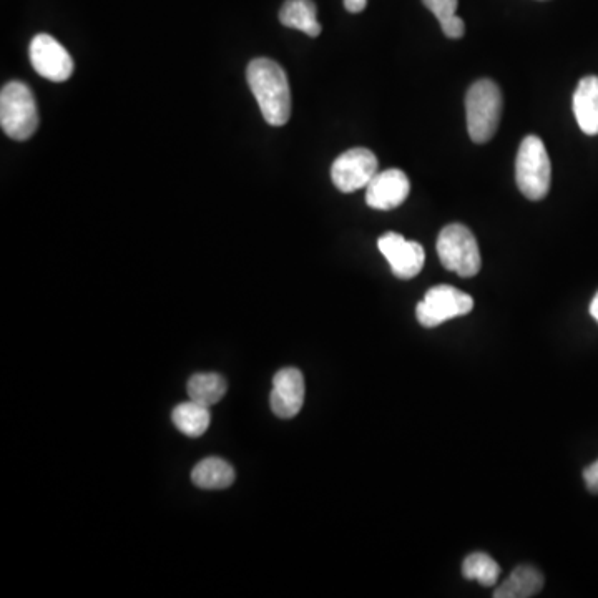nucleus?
Here are the masks:
<instances>
[{
	"mask_svg": "<svg viewBox=\"0 0 598 598\" xmlns=\"http://www.w3.org/2000/svg\"><path fill=\"white\" fill-rule=\"evenodd\" d=\"M246 77L266 123L273 127L286 125L291 117V90L283 67L275 60L260 57L251 60Z\"/></svg>",
	"mask_w": 598,
	"mask_h": 598,
	"instance_id": "1",
	"label": "nucleus"
},
{
	"mask_svg": "<svg viewBox=\"0 0 598 598\" xmlns=\"http://www.w3.org/2000/svg\"><path fill=\"white\" fill-rule=\"evenodd\" d=\"M0 127L12 140H29L39 127L34 92L24 82H9L0 92Z\"/></svg>",
	"mask_w": 598,
	"mask_h": 598,
	"instance_id": "2",
	"label": "nucleus"
},
{
	"mask_svg": "<svg viewBox=\"0 0 598 598\" xmlns=\"http://www.w3.org/2000/svg\"><path fill=\"white\" fill-rule=\"evenodd\" d=\"M517 187L527 200L539 201L547 197L552 180V165L544 142L535 135H527L520 143L515 160Z\"/></svg>",
	"mask_w": 598,
	"mask_h": 598,
	"instance_id": "3",
	"label": "nucleus"
},
{
	"mask_svg": "<svg viewBox=\"0 0 598 598\" xmlns=\"http://www.w3.org/2000/svg\"><path fill=\"white\" fill-rule=\"evenodd\" d=\"M466 115L472 142L492 140L502 117V94L496 82L482 79L471 85L466 95Z\"/></svg>",
	"mask_w": 598,
	"mask_h": 598,
	"instance_id": "4",
	"label": "nucleus"
},
{
	"mask_svg": "<svg viewBox=\"0 0 598 598\" xmlns=\"http://www.w3.org/2000/svg\"><path fill=\"white\" fill-rule=\"evenodd\" d=\"M437 255L446 270L462 278H472L481 271V251L476 236L461 223L442 228L437 238Z\"/></svg>",
	"mask_w": 598,
	"mask_h": 598,
	"instance_id": "5",
	"label": "nucleus"
},
{
	"mask_svg": "<svg viewBox=\"0 0 598 598\" xmlns=\"http://www.w3.org/2000/svg\"><path fill=\"white\" fill-rule=\"evenodd\" d=\"M474 299L454 286L439 285L427 291L421 303L417 304V321L424 328H436L449 319L471 313Z\"/></svg>",
	"mask_w": 598,
	"mask_h": 598,
	"instance_id": "6",
	"label": "nucleus"
},
{
	"mask_svg": "<svg viewBox=\"0 0 598 598\" xmlns=\"http://www.w3.org/2000/svg\"><path fill=\"white\" fill-rule=\"evenodd\" d=\"M378 157L368 148H351L334 160L331 180L339 192L353 193L366 188L378 173Z\"/></svg>",
	"mask_w": 598,
	"mask_h": 598,
	"instance_id": "7",
	"label": "nucleus"
},
{
	"mask_svg": "<svg viewBox=\"0 0 598 598\" xmlns=\"http://www.w3.org/2000/svg\"><path fill=\"white\" fill-rule=\"evenodd\" d=\"M29 54L30 64L35 72L50 82L60 84L74 74V59L70 57L64 45L52 35H35L30 42Z\"/></svg>",
	"mask_w": 598,
	"mask_h": 598,
	"instance_id": "8",
	"label": "nucleus"
},
{
	"mask_svg": "<svg viewBox=\"0 0 598 598\" xmlns=\"http://www.w3.org/2000/svg\"><path fill=\"white\" fill-rule=\"evenodd\" d=\"M378 248L388 260L393 275L399 280H412L421 273L426 253L417 241H409L399 233L389 231L378 240Z\"/></svg>",
	"mask_w": 598,
	"mask_h": 598,
	"instance_id": "9",
	"label": "nucleus"
},
{
	"mask_svg": "<svg viewBox=\"0 0 598 598\" xmlns=\"http://www.w3.org/2000/svg\"><path fill=\"white\" fill-rule=\"evenodd\" d=\"M411 193V182L399 168L376 173L366 187V203L374 210L389 211L401 206Z\"/></svg>",
	"mask_w": 598,
	"mask_h": 598,
	"instance_id": "10",
	"label": "nucleus"
},
{
	"mask_svg": "<svg viewBox=\"0 0 598 598\" xmlns=\"http://www.w3.org/2000/svg\"><path fill=\"white\" fill-rule=\"evenodd\" d=\"M304 402L303 373L296 368L281 369L273 379L271 391V411L281 419L295 417Z\"/></svg>",
	"mask_w": 598,
	"mask_h": 598,
	"instance_id": "11",
	"label": "nucleus"
},
{
	"mask_svg": "<svg viewBox=\"0 0 598 598\" xmlns=\"http://www.w3.org/2000/svg\"><path fill=\"white\" fill-rule=\"evenodd\" d=\"M574 113L585 135H598V77L589 75L580 80L574 94Z\"/></svg>",
	"mask_w": 598,
	"mask_h": 598,
	"instance_id": "12",
	"label": "nucleus"
},
{
	"mask_svg": "<svg viewBox=\"0 0 598 598\" xmlns=\"http://www.w3.org/2000/svg\"><path fill=\"white\" fill-rule=\"evenodd\" d=\"M544 589V575L532 565H520L494 592V598H530Z\"/></svg>",
	"mask_w": 598,
	"mask_h": 598,
	"instance_id": "13",
	"label": "nucleus"
},
{
	"mask_svg": "<svg viewBox=\"0 0 598 598\" xmlns=\"http://www.w3.org/2000/svg\"><path fill=\"white\" fill-rule=\"evenodd\" d=\"M192 481L195 486L208 491L226 489L235 482V471L220 457H208L195 466L192 471Z\"/></svg>",
	"mask_w": 598,
	"mask_h": 598,
	"instance_id": "14",
	"label": "nucleus"
},
{
	"mask_svg": "<svg viewBox=\"0 0 598 598\" xmlns=\"http://www.w3.org/2000/svg\"><path fill=\"white\" fill-rule=\"evenodd\" d=\"M280 22L290 29L301 30L309 37L321 34L313 0H286L280 10Z\"/></svg>",
	"mask_w": 598,
	"mask_h": 598,
	"instance_id": "15",
	"label": "nucleus"
},
{
	"mask_svg": "<svg viewBox=\"0 0 598 598\" xmlns=\"http://www.w3.org/2000/svg\"><path fill=\"white\" fill-rule=\"evenodd\" d=\"M210 417L208 406L190 399L173 409L172 421L185 436L200 437L210 427Z\"/></svg>",
	"mask_w": 598,
	"mask_h": 598,
	"instance_id": "16",
	"label": "nucleus"
},
{
	"mask_svg": "<svg viewBox=\"0 0 598 598\" xmlns=\"http://www.w3.org/2000/svg\"><path fill=\"white\" fill-rule=\"evenodd\" d=\"M226 393V381L218 374H195L188 381V396L203 406H213Z\"/></svg>",
	"mask_w": 598,
	"mask_h": 598,
	"instance_id": "17",
	"label": "nucleus"
},
{
	"mask_svg": "<svg viewBox=\"0 0 598 598\" xmlns=\"http://www.w3.org/2000/svg\"><path fill=\"white\" fill-rule=\"evenodd\" d=\"M462 574L467 580H477L484 587H492L499 580L500 567L491 555L474 552L464 560Z\"/></svg>",
	"mask_w": 598,
	"mask_h": 598,
	"instance_id": "18",
	"label": "nucleus"
},
{
	"mask_svg": "<svg viewBox=\"0 0 598 598\" xmlns=\"http://www.w3.org/2000/svg\"><path fill=\"white\" fill-rule=\"evenodd\" d=\"M427 9L436 15L442 32L449 39H461L466 32V25L461 17H457L456 10L459 0H422Z\"/></svg>",
	"mask_w": 598,
	"mask_h": 598,
	"instance_id": "19",
	"label": "nucleus"
},
{
	"mask_svg": "<svg viewBox=\"0 0 598 598\" xmlns=\"http://www.w3.org/2000/svg\"><path fill=\"white\" fill-rule=\"evenodd\" d=\"M585 484L592 494H598V461L584 471Z\"/></svg>",
	"mask_w": 598,
	"mask_h": 598,
	"instance_id": "20",
	"label": "nucleus"
},
{
	"mask_svg": "<svg viewBox=\"0 0 598 598\" xmlns=\"http://www.w3.org/2000/svg\"><path fill=\"white\" fill-rule=\"evenodd\" d=\"M366 5H368V0H344V7L348 12L351 14H359V12H363L366 9Z\"/></svg>",
	"mask_w": 598,
	"mask_h": 598,
	"instance_id": "21",
	"label": "nucleus"
},
{
	"mask_svg": "<svg viewBox=\"0 0 598 598\" xmlns=\"http://www.w3.org/2000/svg\"><path fill=\"white\" fill-rule=\"evenodd\" d=\"M590 314L598 321V293L592 299V303H590Z\"/></svg>",
	"mask_w": 598,
	"mask_h": 598,
	"instance_id": "22",
	"label": "nucleus"
}]
</instances>
